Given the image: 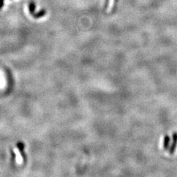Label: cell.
I'll list each match as a JSON object with an SVG mask.
<instances>
[{
    "label": "cell",
    "mask_w": 177,
    "mask_h": 177,
    "mask_svg": "<svg viewBox=\"0 0 177 177\" xmlns=\"http://www.w3.org/2000/svg\"><path fill=\"white\" fill-rule=\"evenodd\" d=\"M35 4L34 2H31L29 3V11L31 16H33L35 13Z\"/></svg>",
    "instance_id": "cell-4"
},
{
    "label": "cell",
    "mask_w": 177,
    "mask_h": 177,
    "mask_svg": "<svg viewBox=\"0 0 177 177\" xmlns=\"http://www.w3.org/2000/svg\"><path fill=\"white\" fill-rule=\"evenodd\" d=\"M4 6V0H0V9H2V8Z\"/></svg>",
    "instance_id": "cell-6"
},
{
    "label": "cell",
    "mask_w": 177,
    "mask_h": 177,
    "mask_svg": "<svg viewBox=\"0 0 177 177\" xmlns=\"http://www.w3.org/2000/svg\"><path fill=\"white\" fill-rule=\"evenodd\" d=\"M17 148L18 149H19V150L21 154V156L22 157V158L24 159V160H25V159H26V155H25V153H24V144L23 143H22V142H19V143H18L17 144Z\"/></svg>",
    "instance_id": "cell-3"
},
{
    "label": "cell",
    "mask_w": 177,
    "mask_h": 177,
    "mask_svg": "<svg viewBox=\"0 0 177 177\" xmlns=\"http://www.w3.org/2000/svg\"><path fill=\"white\" fill-rule=\"evenodd\" d=\"M172 139H173V141H172V143L169 148L170 154H173L175 153L177 146V133H174L173 135H172Z\"/></svg>",
    "instance_id": "cell-1"
},
{
    "label": "cell",
    "mask_w": 177,
    "mask_h": 177,
    "mask_svg": "<svg viewBox=\"0 0 177 177\" xmlns=\"http://www.w3.org/2000/svg\"><path fill=\"white\" fill-rule=\"evenodd\" d=\"M170 142H171L170 137L169 135H166L164 137V138H163V148H164V149H165V150H167V149L169 148Z\"/></svg>",
    "instance_id": "cell-2"
},
{
    "label": "cell",
    "mask_w": 177,
    "mask_h": 177,
    "mask_svg": "<svg viewBox=\"0 0 177 177\" xmlns=\"http://www.w3.org/2000/svg\"><path fill=\"white\" fill-rule=\"evenodd\" d=\"M45 14H46V11H45V9H42V10H41L40 11H39L38 13H35V14L33 15V17L34 18H35V19H39V18H41V17L45 16Z\"/></svg>",
    "instance_id": "cell-5"
}]
</instances>
